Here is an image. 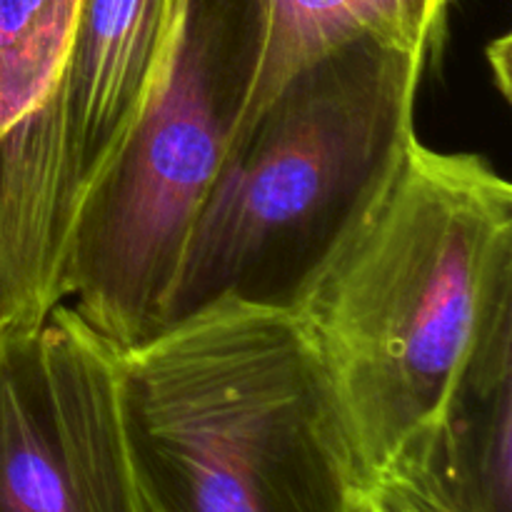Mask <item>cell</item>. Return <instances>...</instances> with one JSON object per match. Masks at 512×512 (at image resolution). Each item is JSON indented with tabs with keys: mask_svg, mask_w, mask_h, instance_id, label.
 Here are the masks:
<instances>
[{
	"mask_svg": "<svg viewBox=\"0 0 512 512\" xmlns=\"http://www.w3.org/2000/svg\"><path fill=\"white\" fill-rule=\"evenodd\" d=\"M183 0H80L43 100L0 138V330L63 303L85 198L128 143L160 78Z\"/></svg>",
	"mask_w": 512,
	"mask_h": 512,
	"instance_id": "5b68a950",
	"label": "cell"
},
{
	"mask_svg": "<svg viewBox=\"0 0 512 512\" xmlns=\"http://www.w3.org/2000/svg\"><path fill=\"white\" fill-rule=\"evenodd\" d=\"M255 68L230 145L280 88L313 60L358 40L438 58L453 0H248Z\"/></svg>",
	"mask_w": 512,
	"mask_h": 512,
	"instance_id": "52a82bcc",
	"label": "cell"
},
{
	"mask_svg": "<svg viewBox=\"0 0 512 512\" xmlns=\"http://www.w3.org/2000/svg\"><path fill=\"white\" fill-rule=\"evenodd\" d=\"M80 0H0V138L53 83Z\"/></svg>",
	"mask_w": 512,
	"mask_h": 512,
	"instance_id": "9c48e42d",
	"label": "cell"
},
{
	"mask_svg": "<svg viewBox=\"0 0 512 512\" xmlns=\"http://www.w3.org/2000/svg\"><path fill=\"white\" fill-rule=\"evenodd\" d=\"M365 512H453L445 508L410 470L393 468L375 478L365 498Z\"/></svg>",
	"mask_w": 512,
	"mask_h": 512,
	"instance_id": "30bf717a",
	"label": "cell"
},
{
	"mask_svg": "<svg viewBox=\"0 0 512 512\" xmlns=\"http://www.w3.org/2000/svg\"><path fill=\"white\" fill-rule=\"evenodd\" d=\"M143 512H365L368 480L288 305L218 298L123 348Z\"/></svg>",
	"mask_w": 512,
	"mask_h": 512,
	"instance_id": "7a4b0ae2",
	"label": "cell"
},
{
	"mask_svg": "<svg viewBox=\"0 0 512 512\" xmlns=\"http://www.w3.org/2000/svg\"><path fill=\"white\" fill-rule=\"evenodd\" d=\"M120 353L70 303L0 330V512H143Z\"/></svg>",
	"mask_w": 512,
	"mask_h": 512,
	"instance_id": "8992f818",
	"label": "cell"
},
{
	"mask_svg": "<svg viewBox=\"0 0 512 512\" xmlns=\"http://www.w3.org/2000/svg\"><path fill=\"white\" fill-rule=\"evenodd\" d=\"M395 468L453 512H512V333L475 360L443 423Z\"/></svg>",
	"mask_w": 512,
	"mask_h": 512,
	"instance_id": "ba28073f",
	"label": "cell"
},
{
	"mask_svg": "<svg viewBox=\"0 0 512 512\" xmlns=\"http://www.w3.org/2000/svg\"><path fill=\"white\" fill-rule=\"evenodd\" d=\"M255 43L248 0H183L153 95L80 208L63 303L118 348L163 328L185 243L248 95Z\"/></svg>",
	"mask_w": 512,
	"mask_h": 512,
	"instance_id": "277c9868",
	"label": "cell"
},
{
	"mask_svg": "<svg viewBox=\"0 0 512 512\" xmlns=\"http://www.w3.org/2000/svg\"><path fill=\"white\" fill-rule=\"evenodd\" d=\"M430 55L358 40L300 68L228 148L163 328L218 298L288 305L405 140Z\"/></svg>",
	"mask_w": 512,
	"mask_h": 512,
	"instance_id": "3957f363",
	"label": "cell"
},
{
	"mask_svg": "<svg viewBox=\"0 0 512 512\" xmlns=\"http://www.w3.org/2000/svg\"><path fill=\"white\" fill-rule=\"evenodd\" d=\"M368 488L440 423L512 333V185L410 135L290 298Z\"/></svg>",
	"mask_w": 512,
	"mask_h": 512,
	"instance_id": "6da1fadb",
	"label": "cell"
}]
</instances>
